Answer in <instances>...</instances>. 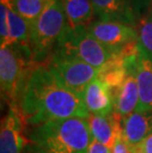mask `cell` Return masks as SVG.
<instances>
[{"instance_id": "1", "label": "cell", "mask_w": 152, "mask_h": 153, "mask_svg": "<svg viewBox=\"0 0 152 153\" xmlns=\"http://www.w3.org/2000/svg\"><path fill=\"white\" fill-rule=\"evenodd\" d=\"M19 106L26 123L31 126L61 119H88L90 116L82 98L63 86L44 64L32 68Z\"/></svg>"}, {"instance_id": "2", "label": "cell", "mask_w": 152, "mask_h": 153, "mask_svg": "<svg viewBox=\"0 0 152 153\" xmlns=\"http://www.w3.org/2000/svg\"><path fill=\"white\" fill-rule=\"evenodd\" d=\"M29 141L47 153H88L93 137L87 119L69 118L50 120L33 126Z\"/></svg>"}, {"instance_id": "3", "label": "cell", "mask_w": 152, "mask_h": 153, "mask_svg": "<svg viewBox=\"0 0 152 153\" xmlns=\"http://www.w3.org/2000/svg\"><path fill=\"white\" fill-rule=\"evenodd\" d=\"M67 28L62 0H50L30 26L29 44L34 64L47 62Z\"/></svg>"}, {"instance_id": "4", "label": "cell", "mask_w": 152, "mask_h": 153, "mask_svg": "<svg viewBox=\"0 0 152 153\" xmlns=\"http://www.w3.org/2000/svg\"><path fill=\"white\" fill-rule=\"evenodd\" d=\"M33 64L30 48L11 45L0 48L1 97L9 104L20 101Z\"/></svg>"}, {"instance_id": "5", "label": "cell", "mask_w": 152, "mask_h": 153, "mask_svg": "<svg viewBox=\"0 0 152 153\" xmlns=\"http://www.w3.org/2000/svg\"><path fill=\"white\" fill-rule=\"evenodd\" d=\"M53 53L78 59L98 69L119 56L100 44L89 33L86 26L67 28Z\"/></svg>"}, {"instance_id": "6", "label": "cell", "mask_w": 152, "mask_h": 153, "mask_svg": "<svg viewBox=\"0 0 152 153\" xmlns=\"http://www.w3.org/2000/svg\"><path fill=\"white\" fill-rule=\"evenodd\" d=\"M47 68L59 82L83 100L88 84L98 77L100 69L74 58L53 53L46 63Z\"/></svg>"}, {"instance_id": "7", "label": "cell", "mask_w": 152, "mask_h": 153, "mask_svg": "<svg viewBox=\"0 0 152 153\" xmlns=\"http://www.w3.org/2000/svg\"><path fill=\"white\" fill-rule=\"evenodd\" d=\"M86 27L100 44L117 55H128L136 51L138 41L136 27L122 22L98 19Z\"/></svg>"}, {"instance_id": "8", "label": "cell", "mask_w": 152, "mask_h": 153, "mask_svg": "<svg viewBox=\"0 0 152 153\" xmlns=\"http://www.w3.org/2000/svg\"><path fill=\"white\" fill-rule=\"evenodd\" d=\"M26 125L19 104H9L8 111L1 123L0 153H23L29 143L25 131Z\"/></svg>"}, {"instance_id": "9", "label": "cell", "mask_w": 152, "mask_h": 153, "mask_svg": "<svg viewBox=\"0 0 152 153\" xmlns=\"http://www.w3.org/2000/svg\"><path fill=\"white\" fill-rule=\"evenodd\" d=\"M125 68L127 72L124 81L115 91L114 113L121 120L127 118L135 112L138 104V86L136 79V51L125 55Z\"/></svg>"}, {"instance_id": "10", "label": "cell", "mask_w": 152, "mask_h": 153, "mask_svg": "<svg viewBox=\"0 0 152 153\" xmlns=\"http://www.w3.org/2000/svg\"><path fill=\"white\" fill-rule=\"evenodd\" d=\"M96 18L104 21H117L133 27L138 26L139 19L130 0H90Z\"/></svg>"}, {"instance_id": "11", "label": "cell", "mask_w": 152, "mask_h": 153, "mask_svg": "<svg viewBox=\"0 0 152 153\" xmlns=\"http://www.w3.org/2000/svg\"><path fill=\"white\" fill-rule=\"evenodd\" d=\"M122 132L129 147H139L152 133V110L133 112L122 120Z\"/></svg>"}, {"instance_id": "12", "label": "cell", "mask_w": 152, "mask_h": 153, "mask_svg": "<svg viewBox=\"0 0 152 153\" xmlns=\"http://www.w3.org/2000/svg\"><path fill=\"white\" fill-rule=\"evenodd\" d=\"M83 101L92 115L109 116L114 112V98L111 89L96 77L87 86L83 95Z\"/></svg>"}, {"instance_id": "13", "label": "cell", "mask_w": 152, "mask_h": 153, "mask_svg": "<svg viewBox=\"0 0 152 153\" xmlns=\"http://www.w3.org/2000/svg\"><path fill=\"white\" fill-rule=\"evenodd\" d=\"M138 104L136 112L152 110V60L136 48Z\"/></svg>"}, {"instance_id": "14", "label": "cell", "mask_w": 152, "mask_h": 153, "mask_svg": "<svg viewBox=\"0 0 152 153\" xmlns=\"http://www.w3.org/2000/svg\"><path fill=\"white\" fill-rule=\"evenodd\" d=\"M87 120H88L90 131L94 140L112 149L115 143L117 132L122 126V120L113 112L109 116L90 114Z\"/></svg>"}, {"instance_id": "15", "label": "cell", "mask_w": 152, "mask_h": 153, "mask_svg": "<svg viewBox=\"0 0 152 153\" xmlns=\"http://www.w3.org/2000/svg\"><path fill=\"white\" fill-rule=\"evenodd\" d=\"M64 13L69 28L88 26L96 18L90 0H62Z\"/></svg>"}, {"instance_id": "16", "label": "cell", "mask_w": 152, "mask_h": 153, "mask_svg": "<svg viewBox=\"0 0 152 153\" xmlns=\"http://www.w3.org/2000/svg\"><path fill=\"white\" fill-rule=\"evenodd\" d=\"M7 6V19H8V45H16L22 48H30L29 44V34L30 25L26 22L20 15H18L9 4L8 0H1ZM31 50V48H30Z\"/></svg>"}, {"instance_id": "17", "label": "cell", "mask_w": 152, "mask_h": 153, "mask_svg": "<svg viewBox=\"0 0 152 153\" xmlns=\"http://www.w3.org/2000/svg\"><path fill=\"white\" fill-rule=\"evenodd\" d=\"M11 8L20 15L29 25H32L39 18L46 6L47 1L44 0H8Z\"/></svg>"}, {"instance_id": "18", "label": "cell", "mask_w": 152, "mask_h": 153, "mask_svg": "<svg viewBox=\"0 0 152 153\" xmlns=\"http://www.w3.org/2000/svg\"><path fill=\"white\" fill-rule=\"evenodd\" d=\"M137 31V50L146 54L152 60V11L148 10L146 14L140 19Z\"/></svg>"}, {"instance_id": "19", "label": "cell", "mask_w": 152, "mask_h": 153, "mask_svg": "<svg viewBox=\"0 0 152 153\" xmlns=\"http://www.w3.org/2000/svg\"><path fill=\"white\" fill-rule=\"evenodd\" d=\"M8 19H7V6L1 1L0 3V41L1 47L8 45Z\"/></svg>"}, {"instance_id": "20", "label": "cell", "mask_w": 152, "mask_h": 153, "mask_svg": "<svg viewBox=\"0 0 152 153\" xmlns=\"http://www.w3.org/2000/svg\"><path fill=\"white\" fill-rule=\"evenodd\" d=\"M112 153H131L130 148L122 136V126L119 128L117 135H116L115 143L112 148Z\"/></svg>"}, {"instance_id": "21", "label": "cell", "mask_w": 152, "mask_h": 153, "mask_svg": "<svg viewBox=\"0 0 152 153\" xmlns=\"http://www.w3.org/2000/svg\"><path fill=\"white\" fill-rule=\"evenodd\" d=\"M130 1L132 6H133L134 11L140 21V19L149 10L152 0H130Z\"/></svg>"}, {"instance_id": "22", "label": "cell", "mask_w": 152, "mask_h": 153, "mask_svg": "<svg viewBox=\"0 0 152 153\" xmlns=\"http://www.w3.org/2000/svg\"><path fill=\"white\" fill-rule=\"evenodd\" d=\"M88 153H112V149L93 139Z\"/></svg>"}, {"instance_id": "23", "label": "cell", "mask_w": 152, "mask_h": 153, "mask_svg": "<svg viewBox=\"0 0 152 153\" xmlns=\"http://www.w3.org/2000/svg\"><path fill=\"white\" fill-rule=\"evenodd\" d=\"M139 147L142 153H152V133L144 139Z\"/></svg>"}, {"instance_id": "24", "label": "cell", "mask_w": 152, "mask_h": 153, "mask_svg": "<svg viewBox=\"0 0 152 153\" xmlns=\"http://www.w3.org/2000/svg\"><path fill=\"white\" fill-rule=\"evenodd\" d=\"M23 153H47V152L44 151V149H42L41 147H39L38 145L34 144L33 142L29 141L28 145L26 146Z\"/></svg>"}, {"instance_id": "25", "label": "cell", "mask_w": 152, "mask_h": 153, "mask_svg": "<svg viewBox=\"0 0 152 153\" xmlns=\"http://www.w3.org/2000/svg\"><path fill=\"white\" fill-rule=\"evenodd\" d=\"M130 148L131 153H142L140 147H129Z\"/></svg>"}, {"instance_id": "26", "label": "cell", "mask_w": 152, "mask_h": 153, "mask_svg": "<svg viewBox=\"0 0 152 153\" xmlns=\"http://www.w3.org/2000/svg\"><path fill=\"white\" fill-rule=\"evenodd\" d=\"M149 10L152 11V2H151V5H150V7H149Z\"/></svg>"}]
</instances>
